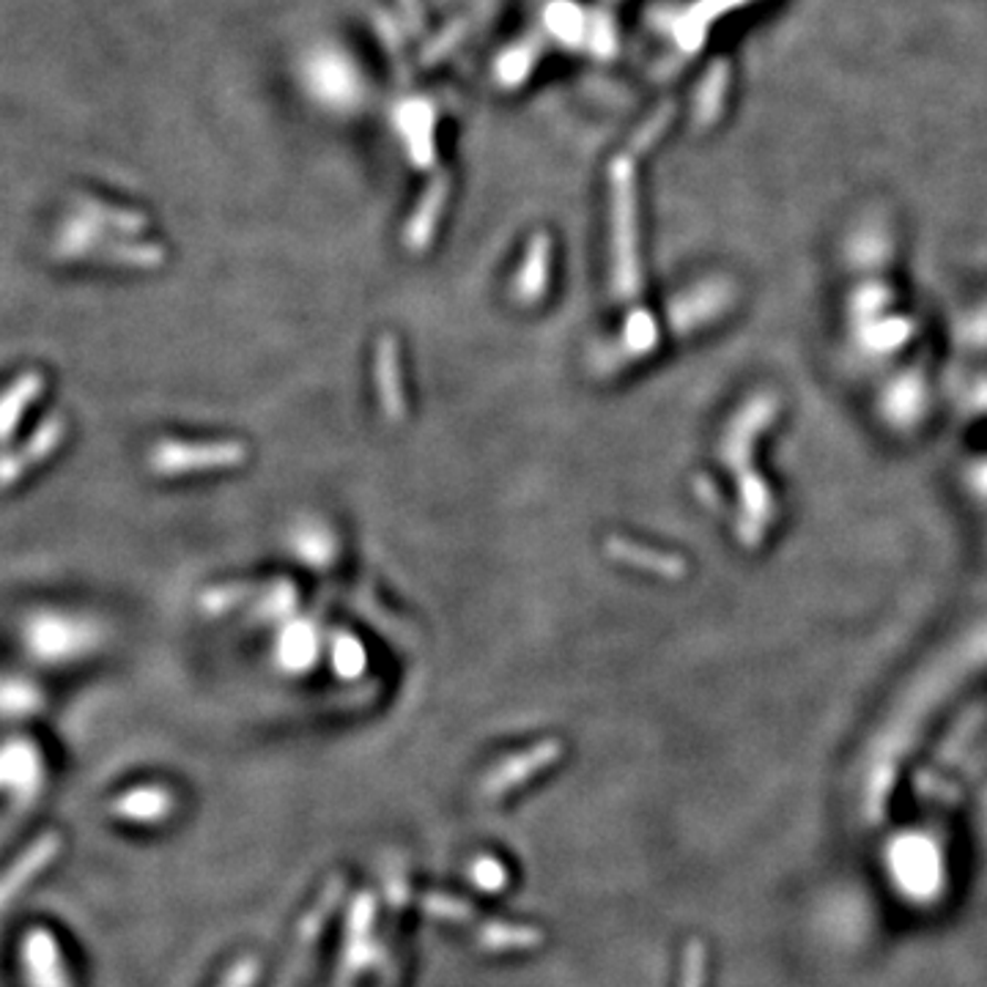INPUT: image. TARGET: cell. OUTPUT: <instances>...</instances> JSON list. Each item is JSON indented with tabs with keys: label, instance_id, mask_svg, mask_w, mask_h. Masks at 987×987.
Returning <instances> with one entry per match:
<instances>
[{
	"label": "cell",
	"instance_id": "1",
	"mask_svg": "<svg viewBox=\"0 0 987 987\" xmlns=\"http://www.w3.org/2000/svg\"><path fill=\"white\" fill-rule=\"evenodd\" d=\"M14 960L22 987H78L63 940L53 927H25L17 938Z\"/></svg>",
	"mask_w": 987,
	"mask_h": 987
},
{
	"label": "cell",
	"instance_id": "2",
	"mask_svg": "<svg viewBox=\"0 0 987 987\" xmlns=\"http://www.w3.org/2000/svg\"><path fill=\"white\" fill-rule=\"evenodd\" d=\"M63 836L58 831H44L28 842L3 870H0V911H9L25 892H31L42 875L53 870L61 859Z\"/></svg>",
	"mask_w": 987,
	"mask_h": 987
},
{
	"label": "cell",
	"instance_id": "3",
	"mask_svg": "<svg viewBox=\"0 0 987 987\" xmlns=\"http://www.w3.org/2000/svg\"><path fill=\"white\" fill-rule=\"evenodd\" d=\"M247 461V448L234 439L225 442L204 444H163L154 455V466L167 475L176 472H212V470H234Z\"/></svg>",
	"mask_w": 987,
	"mask_h": 987
},
{
	"label": "cell",
	"instance_id": "4",
	"mask_svg": "<svg viewBox=\"0 0 987 987\" xmlns=\"http://www.w3.org/2000/svg\"><path fill=\"white\" fill-rule=\"evenodd\" d=\"M44 793V771L28 754H0V801L14 810H28Z\"/></svg>",
	"mask_w": 987,
	"mask_h": 987
},
{
	"label": "cell",
	"instance_id": "5",
	"mask_svg": "<svg viewBox=\"0 0 987 987\" xmlns=\"http://www.w3.org/2000/svg\"><path fill=\"white\" fill-rule=\"evenodd\" d=\"M373 371H377V390L382 412L387 414L390 423H398V420H403V414H407V398H403L401 351H398V340L392 338V335H384V338L379 340Z\"/></svg>",
	"mask_w": 987,
	"mask_h": 987
},
{
	"label": "cell",
	"instance_id": "6",
	"mask_svg": "<svg viewBox=\"0 0 987 987\" xmlns=\"http://www.w3.org/2000/svg\"><path fill=\"white\" fill-rule=\"evenodd\" d=\"M173 810V795L165 788H132L110 804L113 818L135 825L163 823Z\"/></svg>",
	"mask_w": 987,
	"mask_h": 987
},
{
	"label": "cell",
	"instance_id": "7",
	"mask_svg": "<svg viewBox=\"0 0 987 987\" xmlns=\"http://www.w3.org/2000/svg\"><path fill=\"white\" fill-rule=\"evenodd\" d=\"M559 758V743L557 741H544L538 747H533L530 752L516 754V758L505 760L496 771L489 777V790H502V788H511V784L522 782V779L533 777L538 768H544L548 763Z\"/></svg>",
	"mask_w": 987,
	"mask_h": 987
},
{
	"label": "cell",
	"instance_id": "8",
	"mask_svg": "<svg viewBox=\"0 0 987 987\" xmlns=\"http://www.w3.org/2000/svg\"><path fill=\"white\" fill-rule=\"evenodd\" d=\"M548 261H552V239L548 236H535L530 245L527 258H524L522 273L516 277V297L522 302H535L544 297L548 282Z\"/></svg>",
	"mask_w": 987,
	"mask_h": 987
},
{
	"label": "cell",
	"instance_id": "9",
	"mask_svg": "<svg viewBox=\"0 0 987 987\" xmlns=\"http://www.w3.org/2000/svg\"><path fill=\"white\" fill-rule=\"evenodd\" d=\"M444 198H448V184H444V182L431 184V189H429V193H425L423 204H420V209L414 212L412 223H409V228H407V247H409V250L423 253L425 247L431 245V239H434L436 223H439V215H442Z\"/></svg>",
	"mask_w": 987,
	"mask_h": 987
},
{
	"label": "cell",
	"instance_id": "10",
	"mask_svg": "<svg viewBox=\"0 0 987 987\" xmlns=\"http://www.w3.org/2000/svg\"><path fill=\"white\" fill-rule=\"evenodd\" d=\"M606 552H609V557H617V559H623V563H631V565L639 563V565H648V568H658V570L675 568L672 559L658 557V554L645 552L642 546H634V544H628V541H623V538H609V541H606Z\"/></svg>",
	"mask_w": 987,
	"mask_h": 987
},
{
	"label": "cell",
	"instance_id": "11",
	"mask_svg": "<svg viewBox=\"0 0 987 987\" xmlns=\"http://www.w3.org/2000/svg\"><path fill=\"white\" fill-rule=\"evenodd\" d=\"M256 974H258L256 960H241V963H236L234 971L225 977L223 987H250L253 979H256Z\"/></svg>",
	"mask_w": 987,
	"mask_h": 987
}]
</instances>
